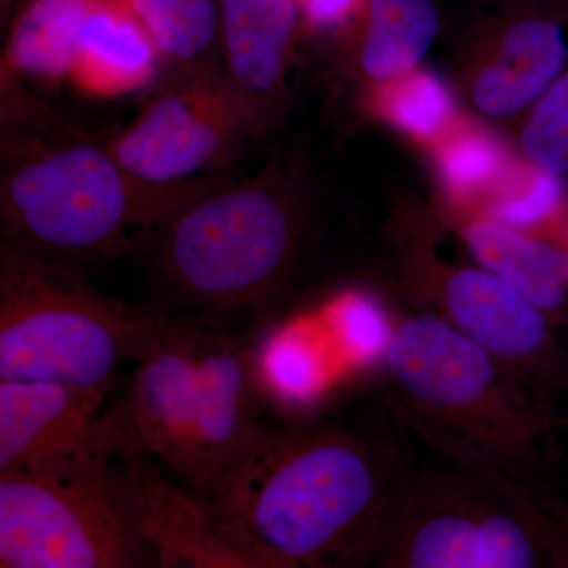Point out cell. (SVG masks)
I'll return each mask as SVG.
<instances>
[{"label": "cell", "mask_w": 568, "mask_h": 568, "mask_svg": "<svg viewBox=\"0 0 568 568\" xmlns=\"http://www.w3.org/2000/svg\"><path fill=\"white\" fill-rule=\"evenodd\" d=\"M115 417L186 491L212 500L271 435L252 354L215 321L168 313Z\"/></svg>", "instance_id": "cell-3"}, {"label": "cell", "mask_w": 568, "mask_h": 568, "mask_svg": "<svg viewBox=\"0 0 568 568\" xmlns=\"http://www.w3.org/2000/svg\"><path fill=\"white\" fill-rule=\"evenodd\" d=\"M435 0H369L364 69L379 81L405 77L435 40Z\"/></svg>", "instance_id": "cell-17"}, {"label": "cell", "mask_w": 568, "mask_h": 568, "mask_svg": "<svg viewBox=\"0 0 568 568\" xmlns=\"http://www.w3.org/2000/svg\"><path fill=\"white\" fill-rule=\"evenodd\" d=\"M115 420L140 488L142 528L156 567L256 568L223 532L211 504L175 484Z\"/></svg>", "instance_id": "cell-11"}, {"label": "cell", "mask_w": 568, "mask_h": 568, "mask_svg": "<svg viewBox=\"0 0 568 568\" xmlns=\"http://www.w3.org/2000/svg\"><path fill=\"white\" fill-rule=\"evenodd\" d=\"M168 312L103 294L65 263L0 246V379L106 390L125 362L155 349Z\"/></svg>", "instance_id": "cell-6"}, {"label": "cell", "mask_w": 568, "mask_h": 568, "mask_svg": "<svg viewBox=\"0 0 568 568\" xmlns=\"http://www.w3.org/2000/svg\"><path fill=\"white\" fill-rule=\"evenodd\" d=\"M364 0H298L306 21L316 28H335L349 20Z\"/></svg>", "instance_id": "cell-23"}, {"label": "cell", "mask_w": 568, "mask_h": 568, "mask_svg": "<svg viewBox=\"0 0 568 568\" xmlns=\"http://www.w3.org/2000/svg\"><path fill=\"white\" fill-rule=\"evenodd\" d=\"M564 196L559 175L541 170L534 173L517 193L499 205V220L506 224H528L555 211Z\"/></svg>", "instance_id": "cell-22"}, {"label": "cell", "mask_w": 568, "mask_h": 568, "mask_svg": "<svg viewBox=\"0 0 568 568\" xmlns=\"http://www.w3.org/2000/svg\"><path fill=\"white\" fill-rule=\"evenodd\" d=\"M481 267L568 327V252L517 233L506 223L476 222L463 233Z\"/></svg>", "instance_id": "cell-15"}, {"label": "cell", "mask_w": 568, "mask_h": 568, "mask_svg": "<svg viewBox=\"0 0 568 568\" xmlns=\"http://www.w3.org/2000/svg\"><path fill=\"white\" fill-rule=\"evenodd\" d=\"M409 473L390 429L313 426L271 433L209 504L256 568L368 566Z\"/></svg>", "instance_id": "cell-1"}, {"label": "cell", "mask_w": 568, "mask_h": 568, "mask_svg": "<svg viewBox=\"0 0 568 568\" xmlns=\"http://www.w3.org/2000/svg\"><path fill=\"white\" fill-rule=\"evenodd\" d=\"M254 112L227 78L197 71L155 97L106 149L141 181H196L233 159Z\"/></svg>", "instance_id": "cell-9"}, {"label": "cell", "mask_w": 568, "mask_h": 568, "mask_svg": "<svg viewBox=\"0 0 568 568\" xmlns=\"http://www.w3.org/2000/svg\"><path fill=\"white\" fill-rule=\"evenodd\" d=\"M215 179L141 181L108 149L70 142L10 163L0 185L3 244L47 260H108L153 239Z\"/></svg>", "instance_id": "cell-4"}, {"label": "cell", "mask_w": 568, "mask_h": 568, "mask_svg": "<svg viewBox=\"0 0 568 568\" xmlns=\"http://www.w3.org/2000/svg\"><path fill=\"white\" fill-rule=\"evenodd\" d=\"M383 104L388 118L418 136H433L452 115L448 92L428 73L407 74L396 81Z\"/></svg>", "instance_id": "cell-20"}, {"label": "cell", "mask_w": 568, "mask_h": 568, "mask_svg": "<svg viewBox=\"0 0 568 568\" xmlns=\"http://www.w3.org/2000/svg\"><path fill=\"white\" fill-rule=\"evenodd\" d=\"M440 166L452 185L473 190L485 185L500 171L503 153L495 142L478 133L454 138L440 152Z\"/></svg>", "instance_id": "cell-21"}, {"label": "cell", "mask_w": 568, "mask_h": 568, "mask_svg": "<svg viewBox=\"0 0 568 568\" xmlns=\"http://www.w3.org/2000/svg\"><path fill=\"white\" fill-rule=\"evenodd\" d=\"M162 63L197 73L220 36V0H130Z\"/></svg>", "instance_id": "cell-18"}, {"label": "cell", "mask_w": 568, "mask_h": 568, "mask_svg": "<svg viewBox=\"0 0 568 568\" xmlns=\"http://www.w3.org/2000/svg\"><path fill=\"white\" fill-rule=\"evenodd\" d=\"M523 149L534 164L568 175V71L545 92L523 133Z\"/></svg>", "instance_id": "cell-19"}, {"label": "cell", "mask_w": 568, "mask_h": 568, "mask_svg": "<svg viewBox=\"0 0 568 568\" xmlns=\"http://www.w3.org/2000/svg\"><path fill=\"white\" fill-rule=\"evenodd\" d=\"M372 566L534 568L551 559L517 508L455 467L407 474Z\"/></svg>", "instance_id": "cell-8"}, {"label": "cell", "mask_w": 568, "mask_h": 568, "mask_svg": "<svg viewBox=\"0 0 568 568\" xmlns=\"http://www.w3.org/2000/svg\"><path fill=\"white\" fill-rule=\"evenodd\" d=\"M104 394L59 381L0 379V473L92 446L106 425Z\"/></svg>", "instance_id": "cell-10"}, {"label": "cell", "mask_w": 568, "mask_h": 568, "mask_svg": "<svg viewBox=\"0 0 568 568\" xmlns=\"http://www.w3.org/2000/svg\"><path fill=\"white\" fill-rule=\"evenodd\" d=\"M567 346V383L564 392L562 405H560L558 429H568V327L566 328Z\"/></svg>", "instance_id": "cell-24"}, {"label": "cell", "mask_w": 568, "mask_h": 568, "mask_svg": "<svg viewBox=\"0 0 568 568\" xmlns=\"http://www.w3.org/2000/svg\"><path fill=\"white\" fill-rule=\"evenodd\" d=\"M152 241L153 274L183 316L216 321L272 301L293 256L294 216L264 175L216 182Z\"/></svg>", "instance_id": "cell-7"}, {"label": "cell", "mask_w": 568, "mask_h": 568, "mask_svg": "<svg viewBox=\"0 0 568 568\" xmlns=\"http://www.w3.org/2000/svg\"><path fill=\"white\" fill-rule=\"evenodd\" d=\"M160 65L130 0H99L82 28L69 81L85 95L110 99L145 88Z\"/></svg>", "instance_id": "cell-12"}, {"label": "cell", "mask_w": 568, "mask_h": 568, "mask_svg": "<svg viewBox=\"0 0 568 568\" xmlns=\"http://www.w3.org/2000/svg\"><path fill=\"white\" fill-rule=\"evenodd\" d=\"M386 366L399 420L515 506L548 485L556 424L495 355L428 313L395 320Z\"/></svg>", "instance_id": "cell-2"}, {"label": "cell", "mask_w": 568, "mask_h": 568, "mask_svg": "<svg viewBox=\"0 0 568 568\" xmlns=\"http://www.w3.org/2000/svg\"><path fill=\"white\" fill-rule=\"evenodd\" d=\"M499 51L474 85L477 106L491 118H507L544 95L566 65L568 50L558 21L526 18L508 28Z\"/></svg>", "instance_id": "cell-14"}, {"label": "cell", "mask_w": 568, "mask_h": 568, "mask_svg": "<svg viewBox=\"0 0 568 568\" xmlns=\"http://www.w3.org/2000/svg\"><path fill=\"white\" fill-rule=\"evenodd\" d=\"M99 0H28L11 24L2 77L69 80L82 28Z\"/></svg>", "instance_id": "cell-16"}, {"label": "cell", "mask_w": 568, "mask_h": 568, "mask_svg": "<svg viewBox=\"0 0 568 568\" xmlns=\"http://www.w3.org/2000/svg\"><path fill=\"white\" fill-rule=\"evenodd\" d=\"M298 11V0H220L227 80L254 104L282 80Z\"/></svg>", "instance_id": "cell-13"}, {"label": "cell", "mask_w": 568, "mask_h": 568, "mask_svg": "<svg viewBox=\"0 0 568 568\" xmlns=\"http://www.w3.org/2000/svg\"><path fill=\"white\" fill-rule=\"evenodd\" d=\"M0 567H156L112 410L84 450L0 473Z\"/></svg>", "instance_id": "cell-5"}]
</instances>
